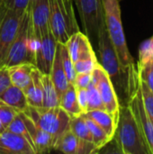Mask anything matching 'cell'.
<instances>
[{
  "label": "cell",
  "mask_w": 153,
  "mask_h": 154,
  "mask_svg": "<svg viewBox=\"0 0 153 154\" xmlns=\"http://www.w3.org/2000/svg\"><path fill=\"white\" fill-rule=\"evenodd\" d=\"M96 45L100 55L101 66L111 79L116 94L118 92L122 96L121 97L124 98L128 103L130 97L137 88L138 73L131 76L122 69L116 52L109 39L106 23L100 31Z\"/></svg>",
  "instance_id": "obj_1"
},
{
  "label": "cell",
  "mask_w": 153,
  "mask_h": 154,
  "mask_svg": "<svg viewBox=\"0 0 153 154\" xmlns=\"http://www.w3.org/2000/svg\"><path fill=\"white\" fill-rule=\"evenodd\" d=\"M106 28L124 72L131 76L138 73L124 32L119 0H102Z\"/></svg>",
  "instance_id": "obj_2"
},
{
  "label": "cell",
  "mask_w": 153,
  "mask_h": 154,
  "mask_svg": "<svg viewBox=\"0 0 153 154\" xmlns=\"http://www.w3.org/2000/svg\"><path fill=\"white\" fill-rule=\"evenodd\" d=\"M40 43L41 41L36 38L33 32L29 5L21 16L15 38L8 53L5 68L22 63H31L35 66V57Z\"/></svg>",
  "instance_id": "obj_3"
},
{
  "label": "cell",
  "mask_w": 153,
  "mask_h": 154,
  "mask_svg": "<svg viewBox=\"0 0 153 154\" xmlns=\"http://www.w3.org/2000/svg\"><path fill=\"white\" fill-rule=\"evenodd\" d=\"M118 152L123 154H151L130 106L121 105L114 135Z\"/></svg>",
  "instance_id": "obj_4"
},
{
  "label": "cell",
  "mask_w": 153,
  "mask_h": 154,
  "mask_svg": "<svg viewBox=\"0 0 153 154\" xmlns=\"http://www.w3.org/2000/svg\"><path fill=\"white\" fill-rule=\"evenodd\" d=\"M23 113L35 125L49 133L55 142L69 130L70 116L60 106L55 107H35L28 106Z\"/></svg>",
  "instance_id": "obj_5"
},
{
  "label": "cell",
  "mask_w": 153,
  "mask_h": 154,
  "mask_svg": "<svg viewBox=\"0 0 153 154\" xmlns=\"http://www.w3.org/2000/svg\"><path fill=\"white\" fill-rule=\"evenodd\" d=\"M81 20L84 33L97 44L101 29L105 25L102 0H73Z\"/></svg>",
  "instance_id": "obj_6"
},
{
  "label": "cell",
  "mask_w": 153,
  "mask_h": 154,
  "mask_svg": "<svg viewBox=\"0 0 153 154\" xmlns=\"http://www.w3.org/2000/svg\"><path fill=\"white\" fill-rule=\"evenodd\" d=\"M92 81L96 86L106 110L118 121L121 106L120 101L111 79L100 63H98L92 71Z\"/></svg>",
  "instance_id": "obj_7"
},
{
  "label": "cell",
  "mask_w": 153,
  "mask_h": 154,
  "mask_svg": "<svg viewBox=\"0 0 153 154\" xmlns=\"http://www.w3.org/2000/svg\"><path fill=\"white\" fill-rule=\"evenodd\" d=\"M22 14L8 8L0 23V68H5L8 53L19 26Z\"/></svg>",
  "instance_id": "obj_8"
},
{
  "label": "cell",
  "mask_w": 153,
  "mask_h": 154,
  "mask_svg": "<svg viewBox=\"0 0 153 154\" xmlns=\"http://www.w3.org/2000/svg\"><path fill=\"white\" fill-rule=\"evenodd\" d=\"M127 104L132 110L148 147L150 148L151 154H153V123L144 108L139 85Z\"/></svg>",
  "instance_id": "obj_9"
},
{
  "label": "cell",
  "mask_w": 153,
  "mask_h": 154,
  "mask_svg": "<svg viewBox=\"0 0 153 154\" xmlns=\"http://www.w3.org/2000/svg\"><path fill=\"white\" fill-rule=\"evenodd\" d=\"M53 150L66 154H91L98 152L92 142L78 138L70 129L61 134L55 142Z\"/></svg>",
  "instance_id": "obj_10"
},
{
  "label": "cell",
  "mask_w": 153,
  "mask_h": 154,
  "mask_svg": "<svg viewBox=\"0 0 153 154\" xmlns=\"http://www.w3.org/2000/svg\"><path fill=\"white\" fill-rule=\"evenodd\" d=\"M57 42L50 28L41 37L40 47L36 52L35 67L43 74H50L55 55Z\"/></svg>",
  "instance_id": "obj_11"
},
{
  "label": "cell",
  "mask_w": 153,
  "mask_h": 154,
  "mask_svg": "<svg viewBox=\"0 0 153 154\" xmlns=\"http://www.w3.org/2000/svg\"><path fill=\"white\" fill-rule=\"evenodd\" d=\"M31 16L33 32L41 41V35L50 28V10L48 0H31Z\"/></svg>",
  "instance_id": "obj_12"
},
{
  "label": "cell",
  "mask_w": 153,
  "mask_h": 154,
  "mask_svg": "<svg viewBox=\"0 0 153 154\" xmlns=\"http://www.w3.org/2000/svg\"><path fill=\"white\" fill-rule=\"evenodd\" d=\"M22 118L25 124V126L30 134L32 141L34 145L35 152L37 153H46L53 150L54 141L52 136L35 125L28 116H26L23 112H20Z\"/></svg>",
  "instance_id": "obj_13"
},
{
  "label": "cell",
  "mask_w": 153,
  "mask_h": 154,
  "mask_svg": "<svg viewBox=\"0 0 153 154\" xmlns=\"http://www.w3.org/2000/svg\"><path fill=\"white\" fill-rule=\"evenodd\" d=\"M0 154L36 153L24 138L5 130L0 134Z\"/></svg>",
  "instance_id": "obj_14"
},
{
  "label": "cell",
  "mask_w": 153,
  "mask_h": 154,
  "mask_svg": "<svg viewBox=\"0 0 153 154\" xmlns=\"http://www.w3.org/2000/svg\"><path fill=\"white\" fill-rule=\"evenodd\" d=\"M65 45L73 62L86 56L95 54L90 40L80 31L70 35Z\"/></svg>",
  "instance_id": "obj_15"
},
{
  "label": "cell",
  "mask_w": 153,
  "mask_h": 154,
  "mask_svg": "<svg viewBox=\"0 0 153 154\" xmlns=\"http://www.w3.org/2000/svg\"><path fill=\"white\" fill-rule=\"evenodd\" d=\"M49 1V10H50V26L54 38L57 42L65 44L69 40V36L67 32L65 23L61 15L60 7L56 0Z\"/></svg>",
  "instance_id": "obj_16"
},
{
  "label": "cell",
  "mask_w": 153,
  "mask_h": 154,
  "mask_svg": "<svg viewBox=\"0 0 153 154\" xmlns=\"http://www.w3.org/2000/svg\"><path fill=\"white\" fill-rule=\"evenodd\" d=\"M51 81L53 83V86L55 88V90L57 92V95L59 98L60 99L62 94L66 91L68 86H69V81L67 79L62 62H61V56H60V50L59 43L57 42L56 45V51H55V55L51 66V70L50 73Z\"/></svg>",
  "instance_id": "obj_17"
},
{
  "label": "cell",
  "mask_w": 153,
  "mask_h": 154,
  "mask_svg": "<svg viewBox=\"0 0 153 154\" xmlns=\"http://www.w3.org/2000/svg\"><path fill=\"white\" fill-rule=\"evenodd\" d=\"M28 105L35 107L42 106V83L41 72L34 67L32 71V79L30 83L23 89Z\"/></svg>",
  "instance_id": "obj_18"
},
{
  "label": "cell",
  "mask_w": 153,
  "mask_h": 154,
  "mask_svg": "<svg viewBox=\"0 0 153 154\" xmlns=\"http://www.w3.org/2000/svg\"><path fill=\"white\" fill-rule=\"evenodd\" d=\"M0 103L12 106L19 112L24 111L29 106L23 90L13 84H10L0 94Z\"/></svg>",
  "instance_id": "obj_19"
},
{
  "label": "cell",
  "mask_w": 153,
  "mask_h": 154,
  "mask_svg": "<svg viewBox=\"0 0 153 154\" xmlns=\"http://www.w3.org/2000/svg\"><path fill=\"white\" fill-rule=\"evenodd\" d=\"M83 116L96 123L111 139L114 138L116 130L117 121L106 110H91L84 113Z\"/></svg>",
  "instance_id": "obj_20"
},
{
  "label": "cell",
  "mask_w": 153,
  "mask_h": 154,
  "mask_svg": "<svg viewBox=\"0 0 153 154\" xmlns=\"http://www.w3.org/2000/svg\"><path fill=\"white\" fill-rule=\"evenodd\" d=\"M34 67L31 63H22L7 68L11 84L23 89L32 79V71Z\"/></svg>",
  "instance_id": "obj_21"
},
{
  "label": "cell",
  "mask_w": 153,
  "mask_h": 154,
  "mask_svg": "<svg viewBox=\"0 0 153 154\" xmlns=\"http://www.w3.org/2000/svg\"><path fill=\"white\" fill-rule=\"evenodd\" d=\"M64 111H66L70 117H74L82 114L77 99L76 88L74 84L69 83L66 91L62 94L59 105Z\"/></svg>",
  "instance_id": "obj_22"
},
{
  "label": "cell",
  "mask_w": 153,
  "mask_h": 154,
  "mask_svg": "<svg viewBox=\"0 0 153 154\" xmlns=\"http://www.w3.org/2000/svg\"><path fill=\"white\" fill-rule=\"evenodd\" d=\"M63 17L69 36L79 31V27L75 17L73 0H56Z\"/></svg>",
  "instance_id": "obj_23"
},
{
  "label": "cell",
  "mask_w": 153,
  "mask_h": 154,
  "mask_svg": "<svg viewBox=\"0 0 153 154\" xmlns=\"http://www.w3.org/2000/svg\"><path fill=\"white\" fill-rule=\"evenodd\" d=\"M42 83V107H55L60 105V98L57 95L50 74L41 73Z\"/></svg>",
  "instance_id": "obj_24"
},
{
  "label": "cell",
  "mask_w": 153,
  "mask_h": 154,
  "mask_svg": "<svg viewBox=\"0 0 153 154\" xmlns=\"http://www.w3.org/2000/svg\"><path fill=\"white\" fill-rule=\"evenodd\" d=\"M85 119H86V122H87V126L89 128V131H90V134L92 136L93 143L95 144V146L96 147V149L99 152L102 148H104L106 145H107L113 139H111L107 135V134L93 120H91L87 117H85Z\"/></svg>",
  "instance_id": "obj_25"
},
{
  "label": "cell",
  "mask_w": 153,
  "mask_h": 154,
  "mask_svg": "<svg viewBox=\"0 0 153 154\" xmlns=\"http://www.w3.org/2000/svg\"><path fill=\"white\" fill-rule=\"evenodd\" d=\"M69 129L78 138L93 143L89 128L82 114L74 117H70Z\"/></svg>",
  "instance_id": "obj_26"
},
{
  "label": "cell",
  "mask_w": 153,
  "mask_h": 154,
  "mask_svg": "<svg viewBox=\"0 0 153 154\" xmlns=\"http://www.w3.org/2000/svg\"><path fill=\"white\" fill-rule=\"evenodd\" d=\"M5 130L8 131V132H11L13 134H15L23 137V138H24L32 145V147L33 148V150L35 152L33 143L32 141L30 134H29V132H28V130H27V128L25 126V124H24V122H23V120L22 118V116H21L20 112L15 116V117L13 119V121L10 123V125L7 126V128Z\"/></svg>",
  "instance_id": "obj_27"
},
{
  "label": "cell",
  "mask_w": 153,
  "mask_h": 154,
  "mask_svg": "<svg viewBox=\"0 0 153 154\" xmlns=\"http://www.w3.org/2000/svg\"><path fill=\"white\" fill-rule=\"evenodd\" d=\"M59 43L60 46V56H61V62H62V66L67 77V79L69 81V83H74L75 78L77 76V72L75 70L74 68V62L72 61L69 51L67 50V47L65 44L62 43Z\"/></svg>",
  "instance_id": "obj_28"
},
{
  "label": "cell",
  "mask_w": 153,
  "mask_h": 154,
  "mask_svg": "<svg viewBox=\"0 0 153 154\" xmlns=\"http://www.w3.org/2000/svg\"><path fill=\"white\" fill-rule=\"evenodd\" d=\"M87 103H88V110H106L99 92L96 88L95 83L91 80L89 85L87 88Z\"/></svg>",
  "instance_id": "obj_29"
},
{
  "label": "cell",
  "mask_w": 153,
  "mask_h": 154,
  "mask_svg": "<svg viewBox=\"0 0 153 154\" xmlns=\"http://www.w3.org/2000/svg\"><path fill=\"white\" fill-rule=\"evenodd\" d=\"M138 85H139V88L141 91L144 108L153 123V92L140 79H138Z\"/></svg>",
  "instance_id": "obj_30"
},
{
  "label": "cell",
  "mask_w": 153,
  "mask_h": 154,
  "mask_svg": "<svg viewBox=\"0 0 153 154\" xmlns=\"http://www.w3.org/2000/svg\"><path fill=\"white\" fill-rule=\"evenodd\" d=\"M96 53L81 58L74 62L75 70L78 73H92L95 67L98 64Z\"/></svg>",
  "instance_id": "obj_31"
},
{
  "label": "cell",
  "mask_w": 153,
  "mask_h": 154,
  "mask_svg": "<svg viewBox=\"0 0 153 154\" xmlns=\"http://www.w3.org/2000/svg\"><path fill=\"white\" fill-rule=\"evenodd\" d=\"M138 77L142 80L153 92V59L143 65L138 66Z\"/></svg>",
  "instance_id": "obj_32"
},
{
  "label": "cell",
  "mask_w": 153,
  "mask_h": 154,
  "mask_svg": "<svg viewBox=\"0 0 153 154\" xmlns=\"http://www.w3.org/2000/svg\"><path fill=\"white\" fill-rule=\"evenodd\" d=\"M151 59H153V35L144 41L140 46L138 66L143 65Z\"/></svg>",
  "instance_id": "obj_33"
},
{
  "label": "cell",
  "mask_w": 153,
  "mask_h": 154,
  "mask_svg": "<svg viewBox=\"0 0 153 154\" xmlns=\"http://www.w3.org/2000/svg\"><path fill=\"white\" fill-rule=\"evenodd\" d=\"M18 113L19 111L15 108L0 103V122L5 129Z\"/></svg>",
  "instance_id": "obj_34"
},
{
  "label": "cell",
  "mask_w": 153,
  "mask_h": 154,
  "mask_svg": "<svg viewBox=\"0 0 153 154\" xmlns=\"http://www.w3.org/2000/svg\"><path fill=\"white\" fill-rule=\"evenodd\" d=\"M31 3V0H7L8 8L23 14Z\"/></svg>",
  "instance_id": "obj_35"
},
{
  "label": "cell",
  "mask_w": 153,
  "mask_h": 154,
  "mask_svg": "<svg viewBox=\"0 0 153 154\" xmlns=\"http://www.w3.org/2000/svg\"><path fill=\"white\" fill-rule=\"evenodd\" d=\"M76 88V87H75ZM76 93H77V99L78 106L81 109L82 114L87 112L88 110V103H87V88H76Z\"/></svg>",
  "instance_id": "obj_36"
},
{
  "label": "cell",
  "mask_w": 153,
  "mask_h": 154,
  "mask_svg": "<svg viewBox=\"0 0 153 154\" xmlns=\"http://www.w3.org/2000/svg\"><path fill=\"white\" fill-rule=\"evenodd\" d=\"M92 80V73H78L75 80L74 86L79 88H87Z\"/></svg>",
  "instance_id": "obj_37"
},
{
  "label": "cell",
  "mask_w": 153,
  "mask_h": 154,
  "mask_svg": "<svg viewBox=\"0 0 153 154\" xmlns=\"http://www.w3.org/2000/svg\"><path fill=\"white\" fill-rule=\"evenodd\" d=\"M11 84L7 68H0V94Z\"/></svg>",
  "instance_id": "obj_38"
},
{
  "label": "cell",
  "mask_w": 153,
  "mask_h": 154,
  "mask_svg": "<svg viewBox=\"0 0 153 154\" xmlns=\"http://www.w3.org/2000/svg\"><path fill=\"white\" fill-rule=\"evenodd\" d=\"M8 10L7 0H0V23Z\"/></svg>",
  "instance_id": "obj_39"
},
{
  "label": "cell",
  "mask_w": 153,
  "mask_h": 154,
  "mask_svg": "<svg viewBox=\"0 0 153 154\" xmlns=\"http://www.w3.org/2000/svg\"><path fill=\"white\" fill-rule=\"evenodd\" d=\"M5 131V128L3 126V125H2V123L0 122V134H2V133H4Z\"/></svg>",
  "instance_id": "obj_40"
}]
</instances>
